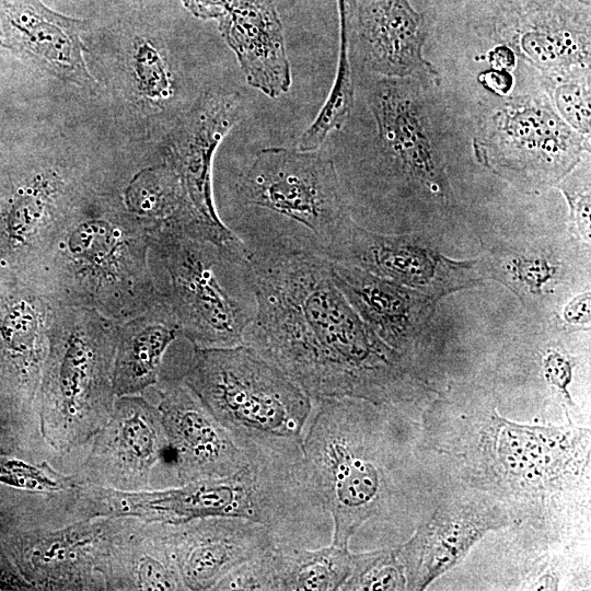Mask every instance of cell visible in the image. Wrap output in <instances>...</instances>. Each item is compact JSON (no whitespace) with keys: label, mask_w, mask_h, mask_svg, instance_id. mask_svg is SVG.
Wrapping results in <instances>:
<instances>
[{"label":"cell","mask_w":591,"mask_h":591,"mask_svg":"<svg viewBox=\"0 0 591 591\" xmlns=\"http://www.w3.org/2000/svg\"><path fill=\"white\" fill-rule=\"evenodd\" d=\"M118 324L91 309H55L34 401L51 465L86 444L112 414Z\"/></svg>","instance_id":"cell-6"},{"label":"cell","mask_w":591,"mask_h":591,"mask_svg":"<svg viewBox=\"0 0 591 591\" xmlns=\"http://www.w3.org/2000/svg\"><path fill=\"white\" fill-rule=\"evenodd\" d=\"M170 374V373H162ZM179 378L232 436L302 439L313 399L247 345L197 348Z\"/></svg>","instance_id":"cell-7"},{"label":"cell","mask_w":591,"mask_h":591,"mask_svg":"<svg viewBox=\"0 0 591 591\" xmlns=\"http://www.w3.org/2000/svg\"><path fill=\"white\" fill-rule=\"evenodd\" d=\"M509 523L508 512L485 495L443 501L398 545L407 590H424L462 560L489 531Z\"/></svg>","instance_id":"cell-13"},{"label":"cell","mask_w":591,"mask_h":591,"mask_svg":"<svg viewBox=\"0 0 591 591\" xmlns=\"http://www.w3.org/2000/svg\"><path fill=\"white\" fill-rule=\"evenodd\" d=\"M438 299L479 281L474 263L455 262L416 234H390L355 222L336 258Z\"/></svg>","instance_id":"cell-14"},{"label":"cell","mask_w":591,"mask_h":591,"mask_svg":"<svg viewBox=\"0 0 591 591\" xmlns=\"http://www.w3.org/2000/svg\"><path fill=\"white\" fill-rule=\"evenodd\" d=\"M61 471L79 485L120 491L178 486L161 414L144 394L117 396L107 421L63 456Z\"/></svg>","instance_id":"cell-8"},{"label":"cell","mask_w":591,"mask_h":591,"mask_svg":"<svg viewBox=\"0 0 591 591\" xmlns=\"http://www.w3.org/2000/svg\"><path fill=\"white\" fill-rule=\"evenodd\" d=\"M590 292H583L573 298L564 310V318L570 324H587L591 316Z\"/></svg>","instance_id":"cell-34"},{"label":"cell","mask_w":591,"mask_h":591,"mask_svg":"<svg viewBox=\"0 0 591 591\" xmlns=\"http://www.w3.org/2000/svg\"><path fill=\"white\" fill-rule=\"evenodd\" d=\"M56 305L27 281L0 278V413L44 447L34 401Z\"/></svg>","instance_id":"cell-10"},{"label":"cell","mask_w":591,"mask_h":591,"mask_svg":"<svg viewBox=\"0 0 591 591\" xmlns=\"http://www.w3.org/2000/svg\"><path fill=\"white\" fill-rule=\"evenodd\" d=\"M0 589L5 590H36L35 587L25 579L12 558L7 554L0 544Z\"/></svg>","instance_id":"cell-32"},{"label":"cell","mask_w":591,"mask_h":591,"mask_svg":"<svg viewBox=\"0 0 591 591\" xmlns=\"http://www.w3.org/2000/svg\"><path fill=\"white\" fill-rule=\"evenodd\" d=\"M219 30L247 84L276 99L291 86L283 27L271 0H232Z\"/></svg>","instance_id":"cell-20"},{"label":"cell","mask_w":591,"mask_h":591,"mask_svg":"<svg viewBox=\"0 0 591 591\" xmlns=\"http://www.w3.org/2000/svg\"><path fill=\"white\" fill-rule=\"evenodd\" d=\"M223 224L248 254L312 255L334 262L355 224L332 157L269 147L232 176Z\"/></svg>","instance_id":"cell-2"},{"label":"cell","mask_w":591,"mask_h":591,"mask_svg":"<svg viewBox=\"0 0 591 591\" xmlns=\"http://www.w3.org/2000/svg\"><path fill=\"white\" fill-rule=\"evenodd\" d=\"M1 277H2V276L0 275V278H1Z\"/></svg>","instance_id":"cell-38"},{"label":"cell","mask_w":591,"mask_h":591,"mask_svg":"<svg viewBox=\"0 0 591 591\" xmlns=\"http://www.w3.org/2000/svg\"><path fill=\"white\" fill-rule=\"evenodd\" d=\"M106 590H186L171 540L170 523L124 517L103 569Z\"/></svg>","instance_id":"cell-23"},{"label":"cell","mask_w":591,"mask_h":591,"mask_svg":"<svg viewBox=\"0 0 591 591\" xmlns=\"http://www.w3.org/2000/svg\"><path fill=\"white\" fill-rule=\"evenodd\" d=\"M195 16L204 20H220L231 5L232 0H181Z\"/></svg>","instance_id":"cell-33"},{"label":"cell","mask_w":591,"mask_h":591,"mask_svg":"<svg viewBox=\"0 0 591 591\" xmlns=\"http://www.w3.org/2000/svg\"><path fill=\"white\" fill-rule=\"evenodd\" d=\"M0 15L12 44L50 70L78 83L90 80L82 56V22L61 15L39 0H0Z\"/></svg>","instance_id":"cell-24"},{"label":"cell","mask_w":591,"mask_h":591,"mask_svg":"<svg viewBox=\"0 0 591 591\" xmlns=\"http://www.w3.org/2000/svg\"><path fill=\"white\" fill-rule=\"evenodd\" d=\"M331 277L362 321L406 358L437 299L348 264L328 260Z\"/></svg>","instance_id":"cell-19"},{"label":"cell","mask_w":591,"mask_h":591,"mask_svg":"<svg viewBox=\"0 0 591 591\" xmlns=\"http://www.w3.org/2000/svg\"><path fill=\"white\" fill-rule=\"evenodd\" d=\"M170 540L186 590H212L225 575L278 544L262 524L210 517L170 523Z\"/></svg>","instance_id":"cell-16"},{"label":"cell","mask_w":591,"mask_h":591,"mask_svg":"<svg viewBox=\"0 0 591 591\" xmlns=\"http://www.w3.org/2000/svg\"><path fill=\"white\" fill-rule=\"evenodd\" d=\"M490 61L496 69L508 71L513 66L514 55L510 49L501 47L491 53Z\"/></svg>","instance_id":"cell-36"},{"label":"cell","mask_w":591,"mask_h":591,"mask_svg":"<svg viewBox=\"0 0 591 591\" xmlns=\"http://www.w3.org/2000/svg\"><path fill=\"white\" fill-rule=\"evenodd\" d=\"M349 28L368 70L385 78L438 77L422 55V15L409 0H359Z\"/></svg>","instance_id":"cell-18"},{"label":"cell","mask_w":591,"mask_h":591,"mask_svg":"<svg viewBox=\"0 0 591 591\" xmlns=\"http://www.w3.org/2000/svg\"><path fill=\"white\" fill-rule=\"evenodd\" d=\"M138 73L141 88L152 99H165L171 83L162 59L154 48L143 44L138 53Z\"/></svg>","instance_id":"cell-29"},{"label":"cell","mask_w":591,"mask_h":591,"mask_svg":"<svg viewBox=\"0 0 591 591\" xmlns=\"http://www.w3.org/2000/svg\"><path fill=\"white\" fill-rule=\"evenodd\" d=\"M149 253L150 233L126 209L74 205L18 277L56 306L121 323L161 300Z\"/></svg>","instance_id":"cell-3"},{"label":"cell","mask_w":591,"mask_h":591,"mask_svg":"<svg viewBox=\"0 0 591 591\" xmlns=\"http://www.w3.org/2000/svg\"><path fill=\"white\" fill-rule=\"evenodd\" d=\"M256 313L243 344L283 371L313 401L397 404L412 394L406 358L362 321L335 286L328 260L247 254Z\"/></svg>","instance_id":"cell-1"},{"label":"cell","mask_w":591,"mask_h":591,"mask_svg":"<svg viewBox=\"0 0 591 591\" xmlns=\"http://www.w3.org/2000/svg\"><path fill=\"white\" fill-rule=\"evenodd\" d=\"M10 430L0 425V450L4 453L9 450V441L14 438V434H10Z\"/></svg>","instance_id":"cell-37"},{"label":"cell","mask_w":591,"mask_h":591,"mask_svg":"<svg viewBox=\"0 0 591 591\" xmlns=\"http://www.w3.org/2000/svg\"><path fill=\"white\" fill-rule=\"evenodd\" d=\"M149 262L181 338L197 348L243 344L256 297L241 242L222 244L184 231H163L150 237Z\"/></svg>","instance_id":"cell-5"},{"label":"cell","mask_w":591,"mask_h":591,"mask_svg":"<svg viewBox=\"0 0 591 591\" xmlns=\"http://www.w3.org/2000/svg\"><path fill=\"white\" fill-rule=\"evenodd\" d=\"M370 106L390 169L445 197L449 183L444 164L412 78L378 80L370 94Z\"/></svg>","instance_id":"cell-15"},{"label":"cell","mask_w":591,"mask_h":591,"mask_svg":"<svg viewBox=\"0 0 591 591\" xmlns=\"http://www.w3.org/2000/svg\"><path fill=\"white\" fill-rule=\"evenodd\" d=\"M351 565L352 553L346 547L276 544L233 569L225 586L229 590H340Z\"/></svg>","instance_id":"cell-21"},{"label":"cell","mask_w":591,"mask_h":591,"mask_svg":"<svg viewBox=\"0 0 591 591\" xmlns=\"http://www.w3.org/2000/svg\"><path fill=\"white\" fill-rule=\"evenodd\" d=\"M503 268L507 285L528 294L549 291L547 288L558 273V265L543 256H515L510 258Z\"/></svg>","instance_id":"cell-28"},{"label":"cell","mask_w":591,"mask_h":591,"mask_svg":"<svg viewBox=\"0 0 591 591\" xmlns=\"http://www.w3.org/2000/svg\"><path fill=\"white\" fill-rule=\"evenodd\" d=\"M179 337L175 318L161 298L118 324L114 360L116 396L143 394L161 376L165 355Z\"/></svg>","instance_id":"cell-25"},{"label":"cell","mask_w":591,"mask_h":591,"mask_svg":"<svg viewBox=\"0 0 591 591\" xmlns=\"http://www.w3.org/2000/svg\"><path fill=\"white\" fill-rule=\"evenodd\" d=\"M543 372L546 381L571 403L568 392L572 376L571 359L557 350H549L543 358Z\"/></svg>","instance_id":"cell-31"},{"label":"cell","mask_w":591,"mask_h":591,"mask_svg":"<svg viewBox=\"0 0 591 591\" xmlns=\"http://www.w3.org/2000/svg\"><path fill=\"white\" fill-rule=\"evenodd\" d=\"M340 590H407L398 546L354 553L350 575Z\"/></svg>","instance_id":"cell-26"},{"label":"cell","mask_w":591,"mask_h":591,"mask_svg":"<svg viewBox=\"0 0 591 591\" xmlns=\"http://www.w3.org/2000/svg\"><path fill=\"white\" fill-rule=\"evenodd\" d=\"M385 405L314 401L302 449L332 519L331 544L349 548L368 522L387 519L399 499L398 447Z\"/></svg>","instance_id":"cell-4"},{"label":"cell","mask_w":591,"mask_h":591,"mask_svg":"<svg viewBox=\"0 0 591 591\" xmlns=\"http://www.w3.org/2000/svg\"><path fill=\"white\" fill-rule=\"evenodd\" d=\"M476 153L489 169L530 186L564 178L587 149L586 136L570 128L543 97L509 100L490 118Z\"/></svg>","instance_id":"cell-9"},{"label":"cell","mask_w":591,"mask_h":591,"mask_svg":"<svg viewBox=\"0 0 591 591\" xmlns=\"http://www.w3.org/2000/svg\"><path fill=\"white\" fill-rule=\"evenodd\" d=\"M579 0H522L520 49L537 68L559 78L576 68L589 69V8Z\"/></svg>","instance_id":"cell-22"},{"label":"cell","mask_w":591,"mask_h":591,"mask_svg":"<svg viewBox=\"0 0 591 591\" xmlns=\"http://www.w3.org/2000/svg\"><path fill=\"white\" fill-rule=\"evenodd\" d=\"M569 205L570 231L590 242V187L589 184L581 190H570L560 186Z\"/></svg>","instance_id":"cell-30"},{"label":"cell","mask_w":591,"mask_h":591,"mask_svg":"<svg viewBox=\"0 0 591 591\" xmlns=\"http://www.w3.org/2000/svg\"><path fill=\"white\" fill-rule=\"evenodd\" d=\"M143 394L161 414L178 485L229 476L246 464L232 433L179 378L161 374Z\"/></svg>","instance_id":"cell-12"},{"label":"cell","mask_w":591,"mask_h":591,"mask_svg":"<svg viewBox=\"0 0 591 591\" xmlns=\"http://www.w3.org/2000/svg\"><path fill=\"white\" fill-rule=\"evenodd\" d=\"M484 84L496 93L506 94L512 85V80L507 70L496 69L484 74Z\"/></svg>","instance_id":"cell-35"},{"label":"cell","mask_w":591,"mask_h":591,"mask_svg":"<svg viewBox=\"0 0 591 591\" xmlns=\"http://www.w3.org/2000/svg\"><path fill=\"white\" fill-rule=\"evenodd\" d=\"M559 117L582 136L590 135V84L589 77L566 76L554 88L552 95Z\"/></svg>","instance_id":"cell-27"},{"label":"cell","mask_w":591,"mask_h":591,"mask_svg":"<svg viewBox=\"0 0 591 591\" xmlns=\"http://www.w3.org/2000/svg\"><path fill=\"white\" fill-rule=\"evenodd\" d=\"M188 117L175 140L170 163L208 232L220 242L236 237L221 221L212 195V161L225 135L237 123L243 107L239 93H208Z\"/></svg>","instance_id":"cell-17"},{"label":"cell","mask_w":591,"mask_h":591,"mask_svg":"<svg viewBox=\"0 0 591 591\" xmlns=\"http://www.w3.org/2000/svg\"><path fill=\"white\" fill-rule=\"evenodd\" d=\"M123 519L99 515L56 528L16 529L1 546L36 590H106L103 569Z\"/></svg>","instance_id":"cell-11"}]
</instances>
